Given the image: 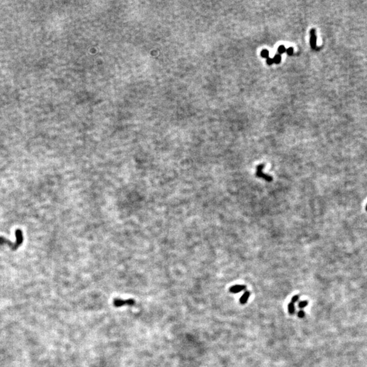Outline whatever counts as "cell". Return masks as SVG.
Here are the masks:
<instances>
[{"label": "cell", "mask_w": 367, "mask_h": 367, "mask_svg": "<svg viewBox=\"0 0 367 367\" xmlns=\"http://www.w3.org/2000/svg\"><path fill=\"white\" fill-rule=\"evenodd\" d=\"M246 285H233V286L231 287L230 292H232V293L235 294V293L240 292L244 290H246Z\"/></svg>", "instance_id": "obj_4"}, {"label": "cell", "mask_w": 367, "mask_h": 367, "mask_svg": "<svg viewBox=\"0 0 367 367\" xmlns=\"http://www.w3.org/2000/svg\"><path fill=\"white\" fill-rule=\"evenodd\" d=\"M250 292H248V291L245 292L243 295L241 296V298H240V302H241V304L246 303L249 299V297H250Z\"/></svg>", "instance_id": "obj_5"}, {"label": "cell", "mask_w": 367, "mask_h": 367, "mask_svg": "<svg viewBox=\"0 0 367 367\" xmlns=\"http://www.w3.org/2000/svg\"><path fill=\"white\" fill-rule=\"evenodd\" d=\"M299 295L294 296V297L292 298V302H292V303L295 304L296 302L298 301V300H299Z\"/></svg>", "instance_id": "obj_12"}, {"label": "cell", "mask_w": 367, "mask_h": 367, "mask_svg": "<svg viewBox=\"0 0 367 367\" xmlns=\"http://www.w3.org/2000/svg\"><path fill=\"white\" fill-rule=\"evenodd\" d=\"M136 303L134 299H128L123 300L121 299H114L113 300V305L115 307H121L123 306H132Z\"/></svg>", "instance_id": "obj_1"}, {"label": "cell", "mask_w": 367, "mask_h": 367, "mask_svg": "<svg viewBox=\"0 0 367 367\" xmlns=\"http://www.w3.org/2000/svg\"><path fill=\"white\" fill-rule=\"evenodd\" d=\"M285 53H286L288 55H290V56L292 55L293 53H294V49H293L292 47H290V48H287L286 51H285Z\"/></svg>", "instance_id": "obj_11"}, {"label": "cell", "mask_w": 367, "mask_h": 367, "mask_svg": "<svg viewBox=\"0 0 367 367\" xmlns=\"http://www.w3.org/2000/svg\"><path fill=\"white\" fill-rule=\"evenodd\" d=\"M315 33L316 32L314 29L310 30V46L313 50L317 48V37Z\"/></svg>", "instance_id": "obj_3"}, {"label": "cell", "mask_w": 367, "mask_h": 367, "mask_svg": "<svg viewBox=\"0 0 367 367\" xmlns=\"http://www.w3.org/2000/svg\"><path fill=\"white\" fill-rule=\"evenodd\" d=\"M261 56L265 59H268L269 57V52L267 49H264L261 52Z\"/></svg>", "instance_id": "obj_8"}, {"label": "cell", "mask_w": 367, "mask_h": 367, "mask_svg": "<svg viewBox=\"0 0 367 367\" xmlns=\"http://www.w3.org/2000/svg\"><path fill=\"white\" fill-rule=\"evenodd\" d=\"M265 167V164H261L258 165L256 168V175L258 177L260 178H263L265 180H266L267 182H272L273 180V177L271 176V175L265 174L263 172V170Z\"/></svg>", "instance_id": "obj_2"}, {"label": "cell", "mask_w": 367, "mask_h": 367, "mask_svg": "<svg viewBox=\"0 0 367 367\" xmlns=\"http://www.w3.org/2000/svg\"><path fill=\"white\" fill-rule=\"evenodd\" d=\"M287 309H288V312L290 314H294L295 312V304L292 303V302H290V303L288 304V306H287Z\"/></svg>", "instance_id": "obj_7"}, {"label": "cell", "mask_w": 367, "mask_h": 367, "mask_svg": "<svg viewBox=\"0 0 367 367\" xmlns=\"http://www.w3.org/2000/svg\"><path fill=\"white\" fill-rule=\"evenodd\" d=\"M273 63H274L280 64L281 63V61H282V57H281L280 55L276 54L274 56V57H273Z\"/></svg>", "instance_id": "obj_6"}, {"label": "cell", "mask_w": 367, "mask_h": 367, "mask_svg": "<svg viewBox=\"0 0 367 367\" xmlns=\"http://www.w3.org/2000/svg\"><path fill=\"white\" fill-rule=\"evenodd\" d=\"M305 315V312L302 310L299 311V313H298V316H299L300 318H302V317H304Z\"/></svg>", "instance_id": "obj_14"}, {"label": "cell", "mask_w": 367, "mask_h": 367, "mask_svg": "<svg viewBox=\"0 0 367 367\" xmlns=\"http://www.w3.org/2000/svg\"><path fill=\"white\" fill-rule=\"evenodd\" d=\"M366 211H367V205H366Z\"/></svg>", "instance_id": "obj_15"}, {"label": "cell", "mask_w": 367, "mask_h": 367, "mask_svg": "<svg viewBox=\"0 0 367 367\" xmlns=\"http://www.w3.org/2000/svg\"><path fill=\"white\" fill-rule=\"evenodd\" d=\"M307 304H308V302L307 301H306V300H305V301H301L299 303V307L302 309V308L305 307L307 305Z\"/></svg>", "instance_id": "obj_10"}, {"label": "cell", "mask_w": 367, "mask_h": 367, "mask_svg": "<svg viewBox=\"0 0 367 367\" xmlns=\"http://www.w3.org/2000/svg\"><path fill=\"white\" fill-rule=\"evenodd\" d=\"M266 62H267V65H271L272 64L274 63L273 60L272 58H269V57L268 58V59H267V61H266Z\"/></svg>", "instance_id": "obj_13"}, {"label": "cell", "mask_w": 367, "mask_h": 367, "mask_svg": "<svg viewBox=\"0 0 367 367\" xmlns=\"http://www.w3.org/2000/svg\"><path fill=\"white\" fill-rule=\"evenodd\" d=\"M285 51H286V48H285V47L284 46V45H281V46L278 47V52L279 55L284 54V53H285Z\"/></svg>", "instance_id": "obj_9"}]
</instances>
